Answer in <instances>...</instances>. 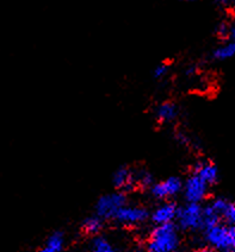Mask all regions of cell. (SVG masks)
Instances as JSON below:
<instances>
[{
  "label": "cell",
  "instance_id": "6da1fadb",
  "mask_svg": "<svg viewBox=\"0 0 235 252\" xmlns=\"http://www.w3.org/2000/svg\"><path fill=\"white\" fill-rule=\"evenodd\" d=\"M179 244L178 232L173 224L157 226L148 242V252H174Z\"/></svg>",
  "mask_w": 235,
  "mask_h": 252
},
{
  "label": "cell",
  "instance_id": "7a4b0ae2",
  "mask_svg": "<svg viewBox=\"0 0 235 252\" xmlns=\"http://www.w3.org/2000/svg\"><path fill=\"white\" fill-rule=\"evenodd\" d=\"M123 206H125V196L122 193L108 194L100 197L97 202V217H99L100 219H111L115 218Z\"/></svg>",
  "mask_w": 235,
  "mask_h": 252
},
{
  "label": "cell",
  "instance_id": "3957f363",
  "mask_svg": "<svg viewBox=\"0 0 235 252\" xmlns=\"http://www.w3.org/2000/svg\"><path fill=\"white\" fill-rule=\"evenodd\" d=\"M178 219L180 227L184 230H195L202 226L203 221V208L199 203H190L178 210Z\"/></svg>",
  "mask_w": 235,
  "mask_h": 252
},
{
  "label": "cell",
  "instance_id": "277c9868",
  "mask_svg": "<svg viewBox=\"0 0 235 252\" xmlns=\"http://www.w3.org/2000/svg\"><path fill=\"white\" fill-rule=\"evenodd\" d=\"M209 186L199 179L197 175L189 177L184 185V194L186 200L190 203H199L208 193Z\"/></svg>",
  "mask_w": 235,
  "mask_h": 252
},
{
  "label": "cell",
  "instance_id": "5b68a950",
  "mask_svg": "<svg viewBox=\"0 0 235 252\" xmlns=\"http://www.w3.org/2000/svg\"><path fill=\"white\" fill-rule=\"evenodd\" d=\"M205 231H207L208 242L213 248L223 252L227 251L229 242H231V226L219 224Z\"/></svg>",
  "mask_w": 235,
  "mask_h": 252
},
{
  "label": "cell",
  "instance_id": "8992f818",
  "mask_svg": "<svg viewBox=\"0 0 235 252\" xmlns=\"http://www.w3.org/2000/svg\"><path fill=\"white\" fill-rule=\"evenodd\" d=\"M147 217L148 213L145 208L137 206H123L114 219L122 225H136L145 221Z\"/></svg>",
  "mask_w": 235,
  "mask_h": 252
},
{
  "label": "cell",
  "instance_id": "52a82bcc",
  "mask_svg": "<svg viewBox=\"0 0 235 252\" xmlns=\"http://www.w3.org/2000/svg\"><path fill=\"white\" fill-rule=\"evenodd\" d=\"M183 189V183L178 177H168L165 181L156 183L152 187V194L157 199H166L177 195Z\"/></svg>",
  "mask_w": 235,
  "mask_h": 252
},
{
  "label": "cell",
  "instance_id": "ba28073f",
  "mask_svg": "<svg viewBox=\"0 0 235 252\" xmlns=\"http://www.w3.org/2000/svg\"><path fill=\"white\" fill-rule=\"evenodd\" d=\"M178 216V208L173 202H166L162 203L161 206L157 208L152 214V219L153 221L159 225L172 224L174 219H177Z\"/></svg>",
  "mask_w": 235,
  "mask_h": 252
},
{
  "label": "cell",
  "instance_id": "9c48e42d",
  "mask_svg": "<svg viewBox=\"0 0 235 252\" xmlns=\"http://www.w3.org/2000/svg\"><path fill=\"white\" fill-rule=\"evenodd\" d=\"M210 206L219 214L220 218L226 219V221L232 227H235V203L229 202L225 199H216Z\"/></svg>",
  "mask_w": 235,
  "mask_h": 252
},
{
  "label": "cell",
  "instance_id": "30bf717a",
  "mask_svg": "<svg viewBox=\"0 0 235 252\" xmlns=\"http://www.w3.org/2000/svg\"><path fill=\"white\" fill-rule=\"evenodd\" d=\"M195 175H197L202 181H204L208 186H210L217 181L219 171H217V168L215 167L213 163L204 162L199 163V164L197 165Z\"/></svg>",
  "mask_w": 235,
  "mask_h": 252
},
{
  "label": "cell",
  "instance_id": "8fae6325",
  "mask_svg": "<svg viewBox=\"0 0 235 252\" xmlns=\"http://www.w3.org/2000/svg\"><path fill=\"white\" fill-rule=\"evenodd\" d=\"M136 182V177L127 168H119L114 175V185L122 190H128Z\"/></svg>",
  "mask_w": 235,
  "mask_h": 252
},
{
  "label": "cell",
  "instance_id": "7c38bea8",
  "mask_svg": "<svg viewBox=\"0 0 235 252\" xmlns=\"http://www.w3.org/2000/svg\"><path fill=\"white\" fill-rule=\"evenodd\" d=\"M177 106L173 104V102H164V104L157 106L156 111L157 118L160 120V122H171L177 117Z\"/></svg>",
  "mask_w": 235,
  "mask_h": 252
},
{
  "label": "cell",
  "instance_id": "4fadbf2b",
  "mask_svg": "<svg viewBox=\"0 0 235 252\" xmlns=\"http://www.w3.org/2000/svg\"><path fill=\"white\" fill-rule=\"evenodd\" d=\"M64 243L65 239L62 233L55 232L47 239L45 244L39 249V252H61L64 249Z\"/></svg>",
  "mask_w": 235,
  "mask_h": 252
},
{
  "label": "cell",
  "instance_id": "5bb4252c",
  "mask_svg": "<svg viewBox=\"0 0 235 252\" xmlns=\"http://www.w3.org/2000/svg\"><path fill=\"white\" fill-rule=\"evenodd\" d=\"M233 56H235V41H232V39H229L214 51V59L220 60V61L231 59Z\"/></svg>",
  "mask_w": 235,
  "mask_h": 252
},
{
  "label": "cell",
  "instance_id": "9a60e30c",
  "mask_svg": "<svg viewBox=\"0 0 235 252\" xmlns=\"http://www.w3.org/2000/svg\"><path fill=\"white\" fill-rule=\"evenodd\" d=\"M220 218L219 214L216 213L213 210V207H211L210 205L208 206V207L203 208V221H202V226L205 228V230H208V228H211L214 227V226L219 225L220 224Z\"/></svg>",
  "mask_w": 235,
  "mask_h": 252
},
{
  "label": "cell",
  "instance_id": "2e32d148",
  "mask_svg": "<svg viewBox=\"0 0 235 252\" xmlns=\"http://www.w3.org/2000/svg\"><path fill=\"white\" fill-rule=\"evenodd\" d=\"M103 222L99 217H90L84 221L82 230L87 234H97L102 230Z\"/></svg>",
  "mask_w": 235,
  "mask_h": 252
},
{
  "label": "cell",
  "instance_id": "e0dca14e",
  "mask_svg": "<svg viewBox=\"0 0 235 252\" xmlns=\"http://www.w3.org/2000/svg\"><path fill=\"white\" fill-rule=\"evenodd\" d=\"M92 249L93 252H116L110 243L105 238H102V237H98V238L93 240Z\"/></svg>",
  "mask_w": 235,
  "mask_h": 252
},
{
  "label": "cell",
  "instance_id": "ac0fdd59",
  "mask_svg": "<svg viewBox=\"0 0 235 252\" xmlns=\"http://www.w3.org/2000/svg\"><path fill=\"white\" fill-rule=\"evenodd\" d=\"M167 65L166 64H159L157 65V68L154 69V76L157 77V79H160V77H162L164 75H166V73H167Z\"/></svg>",
  "mask_w": 235,
  "mask_h": 252
},
{
  "label": "cell",
  "instance_id": "d6986e66",
  "mask_svg": "<svg viewBox=\"0 0 235 252\" xmlns=\"http://www.w3.org/2000/svg\"><path fill=\"white\" fill-rule=\"evenodd\" d=\"M136 181H139L142 186H151L152 183V176L148 173H142L139 176V179H136Z\"/></svg>",
  "mask_w": 235,
  "mask_h": 252
},
{
  "label": "cell",
  "instance_id": "ffe728a7",
  "mask_svg": "<svg viewBox=\"0 0 235 252\" xmlns=\"http://www.w3.org/2000/svg\"><path fill=\"white\" fill-rule=\"evenodd\" d=\"M219 33H220V36H222V37H228V33H229V27H227V25L226 24H221L219 27Z\"/></svg>",
  "mask_w": 235,
  "mask_h": 252
},
{
  "label": "cell",
  "instance_id": "44dd1931",
  "mask_svg": "<svg viewBox=\"0 0 235 252\" xmlns=\"http://www.w3.org/2000/svg\"><path fill=\"white\" fill-rule=\"evenodd\" d=\"M228 39L235 41V25L229 28V33H228Z\"/></svg>",
  "mask_w": 235,
  "mask_h": 252
},
{
  "label": "cell",
  "instance_id": "7402d4cb",
  "mask_svg": "<svg viewBox=\"0 0 235 252\" xmlns=\"http://www.w3.org/2000/svg\"><path fill=\"white\" fill-rule=\"evenodd\" d=\"M197 252H216V251L213 250V249H202V250H199Z\"/></svg>",
  "mask_w": 235,
  "mask_h": 252
}]
</instances>
